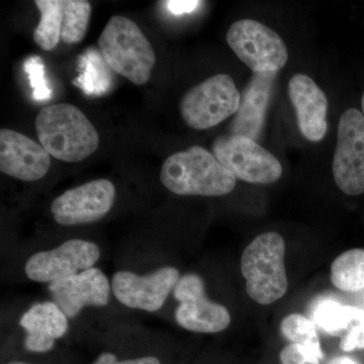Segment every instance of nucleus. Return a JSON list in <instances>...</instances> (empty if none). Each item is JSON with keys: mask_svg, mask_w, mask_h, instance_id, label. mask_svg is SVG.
<instances>
[{"mask_svg": "<svg viewBox=\"0 0 364 364\" xmlns=\"http://www.w3.org/2000/svg\"><path fill=\"white\" fill-rule=\"evenodd\" d=\"M51 155L42 145L18 132L0 130V170L21 181H40L51 167Z\"/></svg>", "mask_w": 364, "mask_h": 364, "instance_id": "obj_14", "label": "nucleus"}, {"mask_svg": "<svg viewBox=\"0 0 364 364\" xmlns=\"http://www.w3.org/2000/svg\"><path fill=\"white\" fill-rule=\"evenodd\" d=\"M20 325L26 332V350L47 353L68 332L69 318L54 301H46L30 306L21 316Z\"/></svg>", "mask_w": 364, "mask_h": 364, "instance_id": "obj_16", "label": "nucleus"}, {"mask_svg": "<svg viewBox=\"0 0 364 364\" xmlns=\"http://www.w3.org/2000/svg\"><path fill=\"white\" fill-rule=\"evenodd\" d=\"M25 68L32 85L33 97L38 100H44L51 97V90L46 82L45 69L42 60L38 57L28 60L26 62Z\"/></svg>", "mask_w": 364, "mask_h": 364, "instance_id": "obj_23", "label": "nucleus"}, {"mask_svg": "<svg viewBox=\"0 0 364 364\" xmlns=\"http://www.w3.org/2000/svg\"><path fill=\"white\" fill-rule=\"evenodd\" d=\"M286 242L277 232H267L245 248L241 257V272L246 291L259 305H272L289 289L284 265Z\"/></svg>", "mask_w": 364, "mask_h": 364, "instance_id": "obj_4", "label": "nucleus"}, {"mask_svg": "<svg viewBox=\"0 0 364 364\" xmlns=\"http://www.w3.org/2000/svg\"><path fill=\"white\" fill-rule=\"evenodd\" d=\"M35 124L41 145L61 161H82L100 145L97 129L73 105H47L38 114Z\"/></svg>", "mask_w": 364, "mask_h": 364, "instance_id": "obj_1", "label": "nucleus"}, {"mask_svg": "<svg viewBox=\"0 0 364 364\" xmlns=\"http://www.w3.org/2000/svg\"><path fill=\"white\" fill-rule=\"evenodd\" d=\"M200 1H193V0H171L166 1L167 9L173 14H191L202 4Z\"/></svg>", "mask_w": 364, "mask_h": 364, "instance_id": "obj_27", "label": "nucleus"}, {"mask_svg": "<svg viewBox=\"0 0 364 364\" xmlns=\"http://www.w3.org/2000/svg\"><path fill=\"white\" fill-rule=\"evenodd\" d=\"M98 47L105 63L136 85L149 81L156 55L135 21L114 16L98 38Z\"/></svg>", "mask_w": 364, "mask_h": 364, "instance_id": "obj_3", "label": "nucleus"}, {"mask_svg": "<svg viewBox=\"0 0 364 364\" xmlns=\"http://www.w3.org/2000/svg\"><path fill=\"white\" fill-rule=\"evenodd\" d=\"M62 11L61 40L67 45L79 44L87 32L91 4L86 0H62Z\"/></svg>", "mask_w": 364, "mask_h": 364, "instance_id": "obj_21", "label": "nucleus"}, {"mask_svg": "<svg viewBox=\"0 0 364 364\" xmlns=\"http://www.w3.org/2000/svg\"><path fill=\"white\" fill-rule=\"evenodd\" d=\"M35 4L39 9L41 20L33 31V41L43 51H52L61 41L62 0H37Z\"/></svg>", "mask_w": 364, "mask_h": 364, "instance_id": "obj_20", "label": "nucleus"}, {"mask_svg": "<svg viewBox=\"0 0 364 364\" xmlns=\"http://www.w3.org/2000/svg\"><path fill=\"white\" fill-rule=\"evenodd\" d=\"M332 170L344 193H364V116L358 109H346L340 117Z\"/></svg>", "mask_w": 364, "mask_h": 364, "instance_id": "obj_9", "label": "nucleus"}, {"mask_svg": "<svg viewBox=\"0 0 364 364\" xmlns=\"http://www.w3.org/2000/svg\"><path fill=\"white\" fill-rule=\"evenodd\" d=\"M329 364H360L348 356H337L330 361Z\"/></svg>", "mask_w": 364, "mask_h": 364, "instance_id": "obj_28", "label": "nucleus"}, {"mask_svg": "<svg viewBox=\"0 0 364 364\" xmlns=\"http://www.w3.org/2000/svg\"><path fill=\"white\" fill-rule=\"evenodd\" d=\"M340 348L346 352L364 349V324L354 326L343 335L340 341Z\"/></svg>", "mask_w": 364, "mask_h": 364, "instance_id": "obj_26", "label": "nucleus"}, {"mask_svg": "<svg viewBox=\"0 0 364 364\" xmlns=\"http://www.w3.org/2000/svg\"><path fill=\"white\" fill-rule=\"evenodd\" d=\"M289 97L296 109L301 135L320 142L327 132L328 100L312 78L296 74L289 83Z\"/></svg>", "mask_w": 364, "mask_h": 364, "instance_id": "obj_15", "label": "nucleus"}, {"mask_svg": "<svg viewBox=\"0 0 364 364\" xmlns=\"http://www.w3.org/2000/svg\"><path fill=\"white\" fill-rule=\"evenodd\" d=\"M280 333L291 344L305 347L318 359L324 358L315 324L305 316L296 313L287 315L280 323Z\"/></svg>", "mask_w": 364, "mask_h": 364, "instance_id": "obj_22", "label": "nucleus"}, {"mask_svg": "<svg viewBox=\"0 0 364 364\" xmlns=\"http://www.w3.org/2000/svg\"><path fill=\"white\" fill-rule=\"evenodd\" d=\"M179 279L181 272L174 267H162L142 275L119 270L111 280L112 291L124 306L155 313L164 306Z\"/></svg>", "mask_w": 364, "mask_h": 364, "instance_id": "obj_11", "label": "nucleus"}, {"mask_svg": "<svg viewBox=\"0 0 364 364\" xmlns=\"http://www.w3.org/2000/svg\"><path fill=\"white\" fill-rule=\"evenodd\" d=\"M314 320L328 334L343 336L354 326L364 324V311L327 299L316 306Z\"/></svg>", "mask_w": 364, "mask_h": 364, "instance_id": "obj_18", "label": "nucleus"}, {"mask_svg": "<svg viewBox=\"0 0 364 364\" xmlns=\"http://www.w3.org/2000/svg\"><path fill=\"white\" fill-rule=\"evenodd\" d=\"M361 107H363V114L364 116V92L363 95V98H361Z\"/></svg>", "mask_w": 364, "mask_h": 364, "instance_id": "obj_30", "label": "nucleus"}, {"mask_svg": "<svg viewBox=\"0 0 364 364\" xmlns=\"http://www.w3.org/2000/svg\"><path fill=\"white\" fill-rule=\"evenodd\" d=\"M282 364H320L318 358L305 347L289 344L279 353Z\"/></svg>", "mask_w": 364, "mask_h": 364, "instance_id": "obj_24", "label": "nucleus"}, {"mask_svg": "<svg viewBox=\"0 0 364 364\" xmlns=\"http://www.w3.org/2000/svg\"><path fill=\"white\" fill-rule=\"evenodd\" d=\"M160 181L177 196H227L237 183L236 177L215 155L200 146L167 157L162 164Z\"/></svg>", "mask_w": 364, "mask_h": 364, "instance_id": "obj_2", "label": "nucleus"}, {"mask_svg": "<svg viewBox=\"0 0 364 364\" xmlns=\"http://www.w3.org/2000/svg\"><path fill=\"white\" fill-rule=\"evenodd\" d=\"M4 364H38V363H30V361H26V360H11V361H7V363H6Z\"/></svg>", "mask_w": 364, "mask_h": 364, "instance_id": "obj_29", "label": "nucleus"}, {"mask_svg": "<svg viewBox=\"0 0 364 364\" xmlns=\"http://www.w3.org/2000/svg\"><path fill=\"white\" fill-rule=\"evenodd\" d=\"M91 364H162L155 355H141L136 358H119L114 352H102Z\"/></svg>", "mask_w": 364, "mask_h": 364, "instance_id": "obj_25", "label": "nucleus"}, {"mask_svg": "<svg viewBox=\"0 0 364 364\" xmlns=\"http://www.w3.org/2000/svg\"><path fill=\"white\" fill-rule=\"evenodd\" d=\"M226 39L236 56L253 73H277L289 60V51L282 37L257 21H235Z\"/></svg>", "mask_w": 364, "mask_h": 364, "instance_id": "obj_6", "label": "nucleus"}, {"mask_svg": "<svg viewBox=\"0 0 364 364\" xmlns=\"http://www.w3.org/2000/svg\"><path fill=\"white\" fill-rule=\"evenodd\" d=\"M48 291L68 318L77 317L88 306H107L112 293L111 282L97 267L53 282L48 284Z\"/></svg>", "mask_w": 364, "mask_h": 364, "instance_id": "obj_13", "label": "nucleus"}, {"mask_svg": "<svg viewBox=\"0 0 364 364\" xmlns=\"http://www.w3.org/2000/svg\"><path fill=\"white\" fill-rule=\"evenodd\" d=\"M240 104L241 95L231 76L218 74L191 87L179 109L188 127L207 130L237 114Z\"/></svg>", "mask_w": 364, "mask_h": 364, "instance_id": "obj_5", "label": "nucleus"}, {"mask_svg": "<svg viewBox=\"0 0 364 364\" xmlns=\"http://www.w3.org/2000/svg\"><path fill=\"white\" fill-rule=\"evenodd\" d=\"M178 301L177 324L188 331L215 334L224 331L231 323L229 310L208 298L205 280L196 273L182 275L173 291Z\"/></svg>", "mask_w": 364, "mask_h": 364, "instance_id": "obj_8", "label": "nucleus"}, {"mask_svg": "<svg viewBox=\"0 0 364 364\" xmlns=\"http://www.w3.org/2000/svg\"><path fill=\"white\" fill-rule=\"evenodd\" d=\"M330 279L340 291L355 293L364 289V250L350 249L333 261Z\"/></svg>", "mask_w": 364, "mask_h": 364, "instance_id": "obj_19", "label": "nucleus"}, {"mask_svg": "<svg viewBox=\"0 0 364 364\" xmlns=\"http://www.w3.org/2000/svg\"><path fill=\"white\" fill-rule=\"evenodd\" d=\"M213 154L236 178L248 183H273L282 176L279 159L248 136H219L213 143Z\"/></svg>", "mask_w": 364, "mask_h": 364, "instance_id": "obj_7", "label": "nucleus"}, {"mask_svg": "<svg viewBox=\"0 0 364 364\" xmlns=\"http://www.w3.org/2000/svg\"><path fill=\"white\" fill-rule=\"evenodd\" d=\"M274 78L275 73H254L241 97L240 107L232 123V134L254 141L259 138Z\"/></svg>", "mask_w": 364, "mask_h": 364, "instance_id": "obj_17", "label": "nucleus"}, {"mask_svg": "<svg viewBox=\"0 0 364 364\" xmlns=\"http://www.w3.org/2000/svg\"><path fill=\"white\" fill-rule=\"evenodd\" d=\"M116 196V186L107 179L86 182L53 200V218L68 227L100 221L111 212Z\"/></svg>", "mask_w": 364, "mask_h": 364, "instance_id": "obj_12", "label": "nucleus"}, {"mask_svg": "<svg viewBox=\"0 0 364 364\" xmlns=\"http://www.w3.org/2000/svg\"><path fill=\"white\" fill-rule=\"evenodd\" d=\"M100 255L95 242L70 239L50 250L33 254L26 260L25 273L32 282L49 284L95 267Z\"/></svg>", "mask_w": 364, "mask_h": 364, "instance_id": "obj_10", "label": "nucleus"}]
</instances>
